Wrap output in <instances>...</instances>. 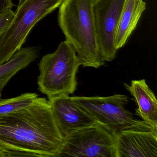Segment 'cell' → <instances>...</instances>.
I'll return each mask as SVG.
<instances>
[{
  "mask_svg": "<svg viewBox=\"0 0 157 157\" xmlns=\"http://www.w3.org/2000/svg\"><path fill=\"white\" fill-rule=\"evenodd\" d=\"M64 140L46 98L0 116V157H58Z\"/></svg>",
  "mask_w": 157,
  "mask_h": 157,
  "instance_id": "6da1fadb",
  "label": "cell"
},
{
  "mask_svg": "<svg viewBox=\"0 0 157 157\" xmlns=\"http://www.w3.org/2000/svg\"><path fill=\"white\" fill-rule=\"evenodd\" d=\"M93 1L64 0L59 7L58 23L81 66L98 68L105 61L98 45Z\"/></svg>",
  "mask_w": 157,
  "mask_h": 157,
  "instance_id": "7a4b0ae2",
  "label": "cell"
},
{
  "mask_svg": "<svg viewBox=\"0 0 157 157\" xmlns=\"http://www.w3.org/2000/svg\"><path fill=\"white\" fill-rule=\"evenodd\" d=\"M81 66L73 48L67 41L61 42L54 53L43 56L38 64V89L48 98L69 95L76 90V75Z\"/></svg>",
  "mask_w": 157,
  "mask_h": 157,
  "instance_id": "3957f363",
  "label": "cell"
},
{
  "mask_svg": "<svg viewBox=\"0 0 157 157\" xmlns=\"http://www.w3.org/2000/svg\"><path fill=\"white\" fill-rule=\"evenodd\" d=\"M63 0H25L18 5L8 28L0 36V65L22 48L35 25L59 8Z\"/></svg>",
  "mask_w": 157,
  "mask_h": 157,
  "instance_id": "277c9868",
  "label": "cell"
},
{
  "mask_svg": "<svg viewBox=\"0 0 157 157\" xmlns=\"http://www.w3.org/2000/svg\"><path fill=\"white\" fill-rule=\"evenodd\" d=\"M71 97L99 124L114 134L128 129L156 130L143 120L135 118L133 114L125 108L128 102L126 95Z\"/></svg>",
  "mask_w": 157,
  "mask_h": 157,
  "instance_id": "5b68a950",
  "label": "cell"
},
{
  "mask_svg": "<svg viewBox=\"0 0 157 157\" xmlns=\"http://www.w3.org/2000/svg\"><path fill=\"white\" fill-rule=\"evenodd\" d=\"M116 157L115 134L100 124L64 137L58 157Z\"/></svg>",
  "mask_w": 157,
  "mask_h": 157,
  "instance_id": "8992f818",
  "label": "cell"
},
{
  "mask_svg": "<svg viewBox=\"0 0 157 157\" xmlns=\"http://www.w3.org/2000/svg\"><path fill=\"white\" fill-rule=\"evenodd\" d=\"M125 0H93V12L98 45L105 61H112L117 50L115 45L117 28Z\"/></svg>",
  "mask_w": 157,
  "mask_h": 157,
  "instance_id": "52a82bcc",
  "label": "cell"
},
{
  "mask_svg": "<svg viewBox=\"0 0 157 157\" xmlns=\"http://www.w3.org/2000/svg\"><path fill=\"white\" fill-rule=\"evenodd\" d=\"M53 117L63 137L82 128L99 124L69 95L48 98Z\"/></svg>",
  "mask_w": 157,
  "mask_h": 157,
  "instance_id": "ba28073f",
  "label": "cell"
},
{
  "mask_svg": "<svg viewBox=\"0 0 157 157\" xmlns=\"http://www.w3.org/2000/svg\"><path fill=\"white\" fill-rule=\"evenodd\" d=\"M116 157H157V130L128 129L115 134Z\"/></svg>",
  "mask_w": 157,
  "mask_h": 157,
  "instance_id": "9c48e42d",
  "label": "cell"
},
{
  "mask_svg": "<svg viewBox=\"0 0 157 157\" xmlns=\"http://www.w3.org/2000/svg\"><path fill=\"white\" fill-rule=\"evenodd\" d=\"M125 86L136 102V115L157 130V99L145 80H134Z\"/></svg>",
  "mask_w": 157,
  "mask_h": 157,
  "instance_id": "30bf717a",
  "label": "cell"
},
{
  "mask_svg": "<svg viewBox=\"0 0 157 157\" xmlns=\"http://www.w3.org/2000/svg\"><path fill=\"white\" fill-rule=\"evenodd\" d=\"M146 8V3L143 0H125L115 37L117 50L125 45Z\"/></svg>",
  "mask_w": 157,
  "mask_h": 157,
  "instance_id": "8fae6325",
  "label": "cell"
},
{
  "mask_svg": "<svg viewBox=\"0 0 157 157\" xmlns=\"http://www.w3.org/2000/svg\"><path fill=\"white\" fill-rule=\"evenodd\" d=\"M40 49L39 47L21 48L10 60L0 65V98L2 90L10 80L35 60L39 56Z\"/></svg>",
  "mask_w": 157,
  "mask_h": 157,
  "instance_id": "7c38bea8",
  "label": "cell"
},
{
  "mask_svg": "<svg viewBox=\"0 0 157 157\" xmlns=\"http://www.w3.org/2000/svg\"><path fill=\"white\" fill-rule=\"evenodd\" d=\"M34 93H26L9 99L0 98V116L21 110L31 105L38 97Z\"/></svg>",
  "mask_w": 157,
  "mask_h": 157,
  "instance_id": "4fadbf2b",
  "label": "cell"
},
{
  "mask_svg": "<svg viewBox=\"0 0 157 157\" xmlns=\"http://www.w3.org/2000/svg\"><path fill=\"white\" fill-rule=\"evenodd\" d=\"M14 16L12 9H9L0 13V36L8 28Z\"/></svg>",
  "mask_w": 157,
  "mask_h": 157,
  "instance_id": "5bb4252c",
  "label": "cell"
},
{
  "mask_svg": "<svg viewBox=\"0 0 157 157\" xmlns=\"http://www.w3.org/2000/svg\"><path fill=\"white\" fill-rule=\"evenodd\" d=\"M13 5L12 0H0V13L9 9H12Z\"/></svg>",
  "mask_w": 157,
  "mask_h": 157,
  "instance_id": "9a60e30c",
  "label": "cell"
},
{
  "mask_svg": "<svg viewBox=\"0 0 157 157\" xmlns=\"http://www.w3.org/2000/svg\"><path fill=\"white\" fill-rule=\"evenodd\" d=\"M25 0H19V3H18V5H21V3H22Z\"/></svg>",
  "mask_w": 157,
  "mask_h": 157,
  "instance_id": "2e32d148",
  "label": "cell"
},
{
  "mask_svg": "<svg viewBox=\"0 0 157 157\" xmlns=\"http://www.w3.org/2000/svg\"><path fill=\"white\" fill-rule=\"evenodd\" d=\"M63 1H64V0H63Z\"/></svg>",
  "mask_w": 157,
  "mask_h": 157,
  "instance_id": "e0dca14e",
  "label": "cell"
}]
</instances>
